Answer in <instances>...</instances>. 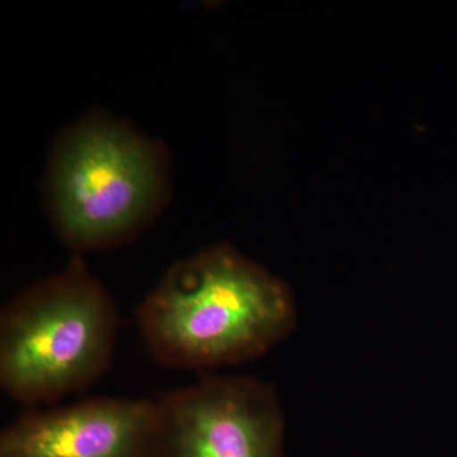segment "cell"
<instances>
[{"mask_svg": "<svg viewBox=\"0 0 457 457\" xmlns=\"http://www.w3.org/2000/svg\"><path fill=\"white\" fill-rule=\"evenodd\" d=\"M296 323L288 286L228 245L171 264L137 312L150 354L176 369L257 359L287 338Z\"/></svg>", "mask_w": 457, "mask_h": 457, "instance_id": "cell-1", "label": "cell"}, {"mask_svg": "<svg viewBox=\"0 0 457 457\" xmlns=\"http://www.w3.org/2000/svg\"><path fill=\"white\" fill-rule=\"evenodd\" d=\"M167 152L128 123L93 113L56 139L46 170V206L60 239L80 252L126 245L163 212Z\"/></svg>", "mask_w": 457, "mask_h": 457, "instance_id": "cell-2", "label": "cell"}, {"mask_svg": "<svg viewBox=\"0 0 457 457\" xmlns=\"http://www.w3.org/2000/svg\"><path fill=\"white\" fill-rule=\"evenodd\" d=\"M119 314L79 255L5 303L0 312V385L37 407L87 389L110 366Z\"/></svg>", "mask_w": 457, "mask_h": 457, "instance_id": "cell-3", "label": "cell"}, {"mask_svg": "<svg viewBox=\"0 0 457 457\" xmlns=\"http://www.w3.org/2000/svg\"><path fill=\"white\" fill-rule=\"evenodd\" d=\"M156 404L152 457H286L281 403L258 378L207 376Z\"/></svg>", "mask_w": 457, "mask_h": 457, "instance_id": "cell-4", "label": "cell"}, {"mask_svg": "<svg viewBox=\"0 0 457 457\" xmlns=\"http://www.w3.org/2000/svg\"><path fill=\"white\" fill-rule=\"evenodd\" d=\"M156 400L93 398L32 409L0 435V457H152Z\"/></svg>", "mask_w": 457, "mask_h": 457, "instance_id": "cell-5", "label": "cell"}]
</instances>
